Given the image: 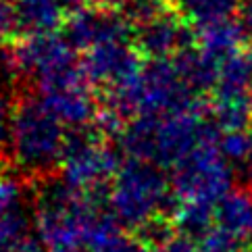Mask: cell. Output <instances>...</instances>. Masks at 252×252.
<instances>
[{
	"instance_id": "5bb4252c",
	"label": "cell",
	"mask_w": 252,
	"mask_h": 252,
	"mask_svg": "<svg viewBox=\"0 0 252 252\" xmlns=\"http://www.w3.org/2000/svg\"><path fill=\"white\" fill-rule=\"evenodd\" d=\"M173 221H175V227L182 233H186V236L200 238L204 231H209L213 227V221H215L213 204L182 200L177 202L173 211Z\"/></svg>"
},
{
	"instance_id": "ac0fdd59",
	"label": "cell",
	"mask_w": 252,
	"mask_h": 252,
	"mask_svg": "<svg viewBox=\"0 0 252 252\" xmlns=\"http://www.w3.org/2000/svg\"><path fill=\"white\" fill-rule=\"evenodd\" d=\"M198 250L200 252H248V244L233 238L231 233H227L213 223V227L198 238Z\"/></svg>"
},
{
	"instance_id": "277c9868",
	"label": "cell",
	"mask_w": 252,
	"mask_h": 252,
	"mask_svg": "<svg viewBox=\"0 0 252 252\" xmlns=\"http://www.w3.org/2000/svg\"><path fill=\"white\" fill-rule=\"evenodd\" d=\"M229 171L215 148V136H211L173 167L171 186L177 202L192 200L215 204L229 192Z\"/></svg>"
},
{
	"instance_id": "44dd1931",
	"label": "cell",
	"mask_w": 252,
	"mask_h": 252,
	"mask_svg": "<svg viewBox=\"0 0 252 252\" xmlns=\"http://www.w3.org/2000/svg\"><path fill=\"white\" fill-rule=\"evenodd\" d=\"M125 15L127 19L133 23V28H140V25H146L152 19H157L158 15L167 13V6L163 0H129L125 4Z\"/></svg>"
},
{
	"instance_id": "f1b7e54d",
	"label": "cell",
	"mask_w": 252,
	"mask_h": 252,
	"mask_svg": "<svg viewBox=\"0 0 252 252\" xmlns=\"http://www.w3.org/2000/svg\"><path fill=\"white\" fill-rule=\"evenodd\" d=\"M48 252H77L75 248H48Z\"/></svg>"
},
{
	"instance_id": "8fae6325",
	"label": "cell",
	"mask_w": 252,
	"mask_h": 252,
	"mask_svg": "<svg viewBox=\"0 0 252 252\" xmlns=\"http://www.w3.org/2000/svg\"><path fill=\"white\" fill-rule=\"evenodd\" d=\"M215 225L250 246L252 242V200L242 192H227L217 202Z\"/></svg>"
},
{
	"instance_id": "e0dca14e",
	"label": "cell",
	"mask_w": 252,
	"mask_h": 252,
	"mask_svg": "<svg viewBox=\"0 0 252 252\" xmlns=\"http://www.w3.org/2000/svg\"><path fill=\"white\" fill-rule=\"evenodd\" d=\"M30 221L21 211L0 215V252H13L28 238Z\"/></svg>"
},
{
	"instance_id": "ba28073f",
	"label": "cell",
	"mask_w": 252,
	"mask_h": 252,
	"mask_svg": "<svg viewBox=\"0 0 252 252\" xmlns=\"http://www.w3.org/2000/svg\"><path fill=\"white\" fill-rule=\"evenodd\" d=\"M133 23L127 15L106 8H77L65 21V38L79 50H90L104 42H129Z\"/></svg>"
},
{
	"instance_id": "7402d4cb",
	"label": "cell",
	"mask_w": 252,
	"mask_h": 252,
	"mask_svg": "<svg viewBox=\"0 0 252 252\" xmlns=\"http://www.w3.org/2000/svg\"><path fill=\"white\" fill-rule=\"evenodd\" d=\"M152 252H200L198 244L186 233H163L157 242H152Z\"/></svg>"
},
{
	"instance_id": "2e32d148",
	"label": "cell",
	"mask_w": 252,
	"mask_h": 252,
	"mask_svg": "<svg viewBox=\"0 0 252 252\" xmlns=\"http://www.w3.org/2000/svg\"><path fill=\"white\" fill-rule=\"evenodd\" d=\"M236 42H238L236 28H231V25L225 23V21L200 28L202 52L213 61L223 57V55H227V52H231V48L236 46Z\"/></svg>"
},
{
	"instance_id": "83f0119b",
	"label": "cell",
	"mask_w": 252,
	"mask_h": 252,
	"mask_svg": "<svg viewBox=\"0 0 252 252\" xmlns=\"http://www.w3.org/2000/svg\"><path fill=\"white\" fill-rule=\"evenodd\" d=\"M65 8H71V11H77V8H82L86 4V0H61Z\"/></svg>"
},
{
	"instance_id": "8992f818",
	"label": "cell",
	"mask_w": 252,
	"mask_h": 252,
	"mask_svg": "<svg viewBox=\"0 0 252 252\" xmlns=\"http://www.w3.org/2000/svg\"><path fill=\"white\" fill-rule=\"evenodd\" d=\"M119 155L96 136H71L61 160V179L82 192H94L117 175Z\"/></svg>"
},
{
	"instance_id": "4fadbf2b",
	"label": "cell",
	"mask_w": 252,
	"mask_h": 252,
	"mask_svg": "<svg viewBox=\"0 0 252 252\" xmlns=\"http://www.w3.org/2000/svg\"><path fill=\"white\" fill-rule=\"evenodd\" d=\"M90 252H152L146 240L125 236L113 215H104L88 244Z\"/></svg>"
},
{
	"instance_id": "30bf717a",
	"label": "cell",
	"mask_w": 252,
	"mask_h": 252,
	"mask_svg": "<svg viewBox=\"0 0 252 252\" xmlns=\"http://www.w3.org/2000/svg\"><path fill=\"white\" fill-rule=\"evenodd\" d=\"M188 32L182 19L173 15H158L146 25H140L136 33V48L144 57L169 59L175 52H182L188 42Z\"/></svg>"
},
{
	"instance_id": "cb8c5ba5",
	"label": "cell",
	"mask_w": 252,
	"mask_h": 252,
	"mask_svg": "<svg viewBox=\"0 0 252 252\" xmlns=\"http://www.w3.org/2000/svg\"><path fill=\"white\" fill-rule=\"evenodd\" d=\"M248 150V140L238 131H231L227 138L223 140V152L231 158H242Z\"/></svg>"
},
{
	"instance_id": "5b68a950",
	"label": "cell",
	"mask_w": 252,
	"mask_h": 252,
	"mask_svg": "<svg viewBox=\"0 0 252 252\" xmlns=\"http://www.w3.org/2000/svg\"><path fill=\"white\" fill-rule=\"evenodd\" d=\"M90 84L92 82L88 79L82 63L35 77L40 100L63 125L69 127H84L94 121L98 106L94 104Z\"/></svg>"
},
{
	"instance_id": "d4e9b609",
	"label": "cell",
	"mask_w": 252,
	"mask_h": 252,
	"mask_svg": "<svg viewBox=\"0 0 252 252\" xmlns=\"http://www.w3.org/2000/svg\"><path fill=\"white\" fill-rule=\"evenodd\" d=\"M11 119H13V111L8 106L6 98L0 94V146H6L8 131H11Z\"/></svg>"
},
{
	"instance_id": "9c48e42d",
	"label": "cell",
	"mask_w": 252,
	"mask_h": 252,
	"mask_svg": "<svg viewBox=\"0 0 252 252\" xmlns=\"http://www.w3.org/2000/svg\"><path fill=\"white\" fill-rule=\"evenodd\" d=\"M82 67L92 84H102L115 88L140 75L142 71V52L131 48L129 42H104L86 50Z\"/></svg>"
},
{
	"instance_id": "6da1fadb",
	"label": "cell",
	"mask_w": 252,
	"mask_h": 252,
	"mask_svg": "<svg viewBox=\"0 0 252 252\" xmlns=\"http://www.w3.org/2000/svg\"><path fill=\"white\" fill-rule=\"evenodd\" d=\"M106 213L100 211L94 192H82L65 182L48 184L35 206V233L46 248L88 246Z\"/></svg>"
},
{
	"instance_id": "9a60e30c",
	"label": "cell",
	"mask_w": 252,
	"mask_h": 252,
	"mask_svg": "<svg viewBox=\"0 0 252 252\" xmlns=\"http://www.w3.org/2000/svg\"><path fill=\"white\" fill-rule=\"evenodd\" d=\"M233 6H236V0H182L184 17L200 28L225 21Z\"/></svg>"
},
{
	"instance_id": "4316f807",
	"label": "cell",
	"mask_w": 252,
	"mask_h": 252,
	"mask_svg": "<svg viewBox=\"0 0 252 252\" xmlns=\"http://www.w3.org/2000/svg\"><path fill=\"white\" fill-rule=\"evenodd\" d=\"M94 2L100 6V8H106V11H117L119 6H125L129 0H94Z\"/></svg>"
},
{
	"instance_id": "3957f363",
	"label": "cell",
	"mask_w": 252,
	"mask_h": 252,
	"mask_svg": "<svg viewBox=\"0 0 252 252\" xmlns=\"http://www.w3.org/2000/svg\"><path fill=\"white\" fill-rule=\"evenodd\" d=\"M67 133L63 123L46 104L35 98H25L17 104L11 119L6 146L13 163L28 173H50L61 167L67 148Z\"/></svg>"
},
{
	"instance_id": "7a4b0ae2",
	"label": "cell",
	"mask_w": 252,
	"mask_h": 252,
	"mask_svg": "<svg viewBox=\"0 0 252 252\" xmlns=\"http://www.w3.org/2000/svg\"><path fill=\"white\" fill-rule=\"evenodd\" d=\"M173 186L167 182L160 165L152 160L127 158L113 177L106 194L113 219L125 229L144 233L158 223L167 209Z\"/></svg>"
},
{
	"instance_id": "4dcf8cb0",
	"label": "cell",
	"mask_w": 252,
	"mask_h": 252,
	"mask_svg": "<svg viewBox=\"0 0 252 252\" xmlns=\"http://www.w3.org/2000/svg\"><path fill=\"white\" fill-rule=\"evenodd\" d=\"M13 2H17V0H13Z\"/></svg>"
},
{
	"instance_id": "ffe728a7",
	"label": "cell",
	"mask_w": 252,
	"mask_h": 252,
	"mask_svg": "<svg viewBox=\"0 0 252 252\" xmlns=\"http://www.w3.org/2000/svg\"><path fill=\"white\" fill-rule=\"evenodd\" d=\"M92 125L98 131V136H104V138H121L123 129L127 127L125 115L119 113L117 109H113V106H109V104H104L102 109L98 106Z\"/></svg>"
},
{
	"instance_id": "d6986e66",
	"label": "cell",
	"mask_w": 252,
	"mask_h": 252,
	"mask_svg": "<svg viewBox=\"0 0 252 252\" xmlns=\"http://www.w3.org/2000/svg\"><path fill=\"white\" fill-rule=\"evenodd\" d=\"M23 196H25V188L21 179L13 173L0 171V215L19 211Z\"/></svg>"
},
{
	"instance_id": "603a6c76",
	"label": "cell",
	"mask_w": 252,
	"mask_h": 252,
	"mask_svg": "<svg viewBox=\"0 0 252 252\" xmlns=\"http://www.w3.org/2000/svg\"><path fill=\"white\" fill-rule=\"evenodd\" d=\"M17 28L15 6L8 4V0H0V42L6 40Z\"/></svg>"
},
{
	"instance_id": "484cf974",
	"label": "cell",
	"mask_w": 252,
	"mask_h": 252,
	"mask_svg": "<svg viewBox=\"0 0 252 252\" xmlns=\"http://www.w3.org/2000/svg\"><path fill=\"white\" fill-rule=\"evenodd\" d=\"M13 252H42V242L40 240H32L25 238L19 246H17Z\"/></svg>"
},
{
	"instance_id": "7c38bea8",
	"label": "cell",
	"mask_w": 252,
	"mask_h": 252,
	"mask_svg": "<svg viewBox=\"0 0 252 252\" xmlns=\"http://www.w3.org/2000/svg\"><path fill=\"white\" fill-rule=\"evenodd\" d=\"M17 28L25 33H50L65 19V4L61 0H17Z\"/></svg>"
},
{
	"instance_id": "52a82bcc",
	"label": "cell",
	"mask_w": 252,
	"mask_h": 252,
	"mask_svg": "<svg viewBox=\"0 0 252 252\" xmlns=\"http://www.w3.org/2000/svg\"><path fill=\"white\" fill-rule=\"evenodd\" d=\"M77 65L75 46L67 38L50 33H28L2 52V67L13 75H46Z\"/></svg>"
},
{
	"instance_id": "f546056e",
	"label": "cell",
	"mask_w": 252,
	"mask_h": 252,
	"mask_svg": "<svg viewBox=\"0 0 252 252\" xmlns=\"http://www.w3.org/2000/svg\"><path fill=\"white\" fill-rule=\"evenodd\" d=\"M250 190H252V177H250Z\"/></svg>"
}]
</instances>
